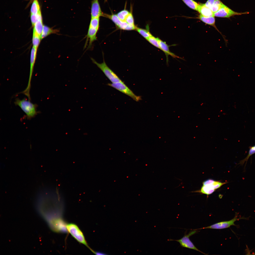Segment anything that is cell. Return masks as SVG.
Here are the masks:
<instances>
[{
  "label": "cell",
  "instance_id": "6da1fadb",
  "mask_svg": "<svg viewBox=\"0 0 255 255\" xmlns=\"http://www.w3.org/2000/svg\"><path fill=\"white\" fill-rule=\"evenodd\" d=\"M14 103L16 105L18 106L20 108L28 118L34 117L37 113V108L38 105L31 102L30 100H28L25 98L22 100L17 98L15 99Z\"/></svg>",
  "mask_w": 255,
  "mask_h": 255
},
{
  "label": "cell",
  "instance_id": "7a4b0ae2",
  "mask_svg": "<svg viewBox=\"0 0 255 255\" xmlns=\"http://www.w3.org/2000/svg\"><path fill=\"white\" fill-rule=\"evenodd\" d=\"M66 228L68 232L76 241L93 251V250L89 246L83 232L77 225L73 223H68Z\"/></svg>",
  "mask_w": 255,
  "mask_h": 255
},
{
  "label": "cell",
  "instance_id": "3957f363",
  "mask_svg": "<svg viewBox=\"0 0 255 255\" xmlns=\"http://www.w3.org/2000/svg\"><path fill=\"white\" fill-rule=\"evenodd\" d=\"M198 231L197 230H193L190 231L187 234H186V232H185L183 237L180 239L173 240L170 239L168 240L176 241L179 243L181 246L182 247L193 249L204 254H207L204 253L197 248L190 239L189 237L190 236L196 233Z\"/></svg>",
  "mask_w": 255,
  "mask_h": 255
},
{
  "label": "cell",
  "instance_id": "277c9868",
  "mask_svg": "<svg viewBox=\"0 0 255 255\" xmlns=\"http://www.w3.org/2000/svg\"><path fill=\"white\" fill-rule=\"evenodd\" d=\"M93 62L103 72L112 83L122 81L119 78L107 65L104 60L101 63H98L94 59L91 58Z\"/></svg>",
  "mask_w": 255,
  "mask_h": 255
},
{
  "label": "cell",
  "instance_id": "5b68a950",
  "mask_svg": "<svg viewBox=\"0 0 255 255\" xmlns=\"http://www.w3.org/2000/svg\"><path fill=\"white\" fill-rule=\"evenodd\" d=\"M107 85L130 97L136 102H138L142 99L141 96L136 95L122 81L117 83H108Z\"/></svg>",
  "mask_w": 255,
  "mask_h": 255
},
{
  "label": "cell",
  "instance_id": "8992f818",
  "mask_svg": "<svg viewBox=\"0 0 255 255\" xmlns=\"http://www.w3.org/2000/svg\"><path fill=\"white\" fill-rule=\"evenodd\" d=\"M103 17L110 19L119 29L128 30H135L136 26L135 25L129 24L125 21H121L116 14L109 15L104 13Z\"/></svg>",
  "mask_w": 255,
  "mask_h": 255
},
{
  "label": "cell",
  "instance_id": "52a82bcc",
  "mask_svg": "<svg viewBox=\"0 0 255 255\" xmlns=\"http://www.w3.org/2000/svg\"><path fill=\"white\" fill-rule=\"evenodd\" d=\"M37 49L33 47L31 51L30 57V65L29 80L27 85L25 89L21 93L30 98V91L31 87V82L32 76L34 65L36 59Z\"/></svg>",
  "mask_w": 255,
  "mask_h": 255
},
{
  "label": "cell",
  "instance_id": "ba28073f",
  "mask_svg": "<svg viewBox=\"0 0 255 255\" xmlns=\"http://www.w3.org/2000/svg\"><path fill=\"white\" fill-rule=\"evenodd\" d=\"M238 213H236L234 217L230 220L219 222L209 226L194 230H198L207 229H221L229 228L231 226H236V225L234 224V222L235 221L240 219H246L243 217L238 218L237 217L238 216Z\"/></svg>",
  "mask_w": 255,
  "mask_h": 255
},
{
  "label": "cell",
  "instance_id": "9c48e42d",
  "mask_svg": "<svg viewBox=\"0 0 255 255\" xmlns=\"http://www.w3.org/2000/svg\"><path fill=\"white\" fill-rule=\"evenodd\" d=\"M249 13L247 12L243 13L235 12L222 3L219 9L214 13V16L218 17L228 18L235 15H240Z\"/></svg>",
  "mask_w": 255,
  "mask_h": 255
},
{
  "label": "cell",
  "instance_id": "30bf717a",
  "mask_svg": "<svg viewBox=\"0 0 255 255\" xmlns=\"http://www.w3.org/2000/svg\"><path fill=\"white\" fill-rule=\"evenodd\" d=\"M99 27L89 25L87 33L85 37L86 40L84 47L85 48L89 45L87 49L90 48L93 42L97 39V34Z\"/></svg>",
  "mask_w": 255,
  "mask_h": 255
},
{
  "label": "cell",
  "instance_id": "8fae6325",
  "mask_svg": "<svg viewBox=\"0 0 255 255\" xmlns=\"http://www.w3.org/2000/svg\"><path fill=\"white\" fill-rule=\"evenodd\" d=\"M104 13L102 12L98 0H92L91 4V18L103 17Z\"/></svg>",
  "mask_w": 255,
  "mask_h": 255
},
{
  "label": "cell",
  "instance_id": "7c38bea8",
  "mask_svg": "<svg viewBox=\"0 0 255 255\" xmlns=\"http://www.w3.org/2000/svg\"><path fill=\"white\" fill-rule=\"evenodd\" d=\"M197 18L206 24L211 26L215 28L222 36L225 41V42L227 44V42L224 36L222 34L221 32L218 29L216 25L215 20L214 16L206 17L200 14Z\"/></svg>",
  "mask_w": 255,
  "mask_h": 255
},
{
  "label": "cell",
  "instance_id": "4fadbf2b",
  "mask_svg": "<svg viewBox=\"0 0 255 255\" xmlns=\"http://www.w3.org/2000/svg\"><path fill=\"white\" fill-rule=\"evenodd\" d=\"M158 40L160 49L162 50L166 55V58L167 63V64L168 61V55H170L174 58H181L177 56L174 54L170 51L169 49V46L166 44L165 42L163 41L159 38Z\"/></svg>",
  "mask_w": 255,
  "mask_h": 255
},
{
  "label": "cell",
  "instance_id": "5bb4252c",
  "mask_svg": "<svg viewBox=\"0 0 255 255\" xmlns=\"http://www.w3.org/2000/svg\"><path fill=\"white\" fill-rule=\"evenodd\" d=\"M197 11L200 14L205 17L214 16L213 12L210 8L206 6L204 4H199Z\"/></svg>",
  "mask_w": 255,
  "mask_h": 255
},
{
  "label": "cell",
  "instance_id": "9a60e30c",
  "mask_svg": "<svg viewBox=\"0 0 255 255\" xmlns=\"http://www.w3.org/2000/svg\"><path fill=\"white\" fill-rule=\"evenodd\" d=\"M60 31L58 29H54L44 25L43 31L41 36L42 39L52 34H59Z\"/></svg>",
  "mask_w": 255,
  "mask_h": 255
},
{
  "label": "cell",
  "instance_id": "2e32d148",
  "mask_svg": "<svg viewBox=\"0 0 255 255\" xmlns=\"http://www.w3.org/2000/svg\"><path fill=\"white\" fill-rule=\"evenodd\" d=\"M148 25L146 26V29H143L137 27L136 30L142 37L146 40L152 36L149 31Z\"/></svg>",
  "mask_w": 255,
  "mask_h": 255
},
{
  "label": "cell",
  "instance_id": "e0dca14e",
  "mask_svg": "<svg viewBox=\"0 0 255 255\" xmlns=\"http://www.w3.org/2000/svg\"><path fill=\"white\" fill-rule=\"evenodd\" d=\"M43 26L42 19L40 20L35 24L33 31L41 37L43 31Z\"/></svg>",
  "mask_w": 255,
  "mask_h": 255
},
{
  "label": "cell",
  "instance_id": "ac0fdd59",
  "mask_svg": "<svg viewBox=\"0 0 255 255\" xmlns=\"http://www.w3.org/2000/svg\"><path fill=\"white\" fill-rule=\"evenodd\" d=\"M40 11L39 5L38 0H34L30 9L31 14H37Z\"/></svg>",
  "mask_w": 255,
  "mask_h": 255
},
{
  "label": "cell",
  "instance_id": "d6986e66",
  "mask_svg": "<svg viewBox=\"0 0 255 255\" xmlns=\"http://www.w3.org/2000/svg\"><path fill=\"white\" fill-rule=\"evenodd\" d=\"M41 39V37L35 31H33L32 39L33 47L37 49Z\"/></svg>",
  "mask_w": 255,
  "mask_h": 255
},
{
  "label": "cell",
  "instance_id": "ffe728a7",
  "mask_svg": "<svg viewBox=\"0 0 255 255\" xmlns=\"http://www.w3.org/2000/svg\"><path fill=\"white\" fill-rule=\"evenodd\" d=\"M188 7L197 11L199 4L193 0H182Z\"/></svg>",
  "mask_w": 255,
  "mask_h": 255
},
{
  "label": "cell",
  "instance_id": "44dd1931",
  "mask_svg": "<svg viewBox=\"0 0 255 255\" xmlns=\"http://www.w3.org/2000/svg\"><path fill=\"white\" fill-rule=\"evenodd\" d=\"M30 19L33 27L39 20L42 19L41 11L36 14H31Z\"/></svg>",
  "mask_w": 255,
  "mask_h": 255
},
{
  "label": "cell",
  "instance_id": "7402d4cb",
  "mask_svg": "<svg viewBox=\"0 0 255 255\" xmlns=\"http://www.w3.org/2000/svg\"><path fill=\"white\" fill-rule=\"evenodd\" d=\"M215 190L209 186L203 185L199 191L200 193L208 195L212 194Z\"/></svg>",
  "mask_w": 255,
  "mask_h": 255
},
{
  "label": "cell",
  "instance_id": "603a6c76",
  "mask_svg": "<svg viewBox=\"0 0 255 255\" xmlns=\"http://www.w3.org/2000/svg\"><path fill=\"white\" fill-rule=\"evenodd\" d=\"M130 12L128 10L124 9L118 13L117 15L121 21H125V20L128 16Z\"/></svg>",
  "mask_w": 255,
  "mask_h": 255
},
{
  "label": "cell",
  "instance_id": "cb8c5ba5",
  "mask_svg": "<svg viewBox=\"0 0 255 255\" xmlns=\"http://www.w3.org/2000/svg\"><path fill=\"white\" fill-rule=\"evenodd\" d=\"M158 38H156L152 35L148 38L146 40L153 46L160 49Z\"/></svg>",
  "mask_w": 255,
  "mask_h": 255
},
{
  "label": "cell",
  "instance_id": "d4e9b609",
  "mask_svg": "<svg viewBox=\"0 0 255 255\" xmlns=\"http://www.w3.org/2000/svg\"><path fill=\"white\" fill-rule=\"evenodd\" d=\"M222 3L220 0H215L210 9L214 13L219 9Z\"/></svg>",
  "mask_w": 255,
  "mask_h": 255
},
{
  "label": "cell",
  "instance_id": "484cf974",
  "mask_svg": "<svg viewBox=\"0 0 255 255\" xmlns=\"http://www.w3.org/2000/svg\"><path fill=\"white\" fill-rule=\"evenodd\" d=\"M226 182H222L219 181H215L211 184L209 186L214 189H217L226 183Z\"/></svg>",
  "mask_w": 255,
  "mask_h": 255
},
{
  "label": "cell",
  "instance_id": "4316f807",
  "mask_svg": "<svg viewBox=\"0 0 255 255\" xmlns=\"http://www.w3.org/2000/svg\"><path fill=\"white\" fill-rule=\"evenodd\" d=\"M125 21L129 24L135 25L134 18L132 12H130V13L127 17Z\"/></svg>",
  "mask_w": 255,
  "mask_h": 255
},
{
  "label": "cell",
  "instance_id": "83f0119b",
  "mask_svg": "<svg viewBox=\"0 0 255 255\" xmlns=\"http://www.w3.org/2000/svg\"><path fill=\"white\" fill-rule=\"evenodd\" d=\"M215 0H208L205 4L206 6L211 9Z\"/></svg>",
  "mask_w": 255,
  "mask_h": 255
},
{
  "label": "cell",
  "instance_id": "f1b7e54d",
  "mask_svg": "<svg viewBox=\"0 0 255 255\" xmlns=\"http://www.w3.org/2000/svg\"><path fill=\"white\" fill-rule=\"evenodd\" d=\"M214 180L211 179H207L204 181L203 183V185L208 186L212 183Z\"/></svg>",
  "mask_w": 255,
  "mask_h": 255
},
{
  "label": "cell",
  "instance_id": "f546056e",
  "mask_svg": "<svg viewBox=\"0 0 255 255\" xmlns=\"http://www.w3.org/2000/svg\"><path fill=\"white\" fill-rule=\"evenodd\" d=\"M255 153V150L252 149L251 147L250 148L249 150V152L246 158V159H244V161H243V162L244 161H246L248 159L249 157L251 156L253 154Z\"/></svg>",
  "mask_w": 255,
  "mask_h": 255
},
{
  "label": "cell",
  "instance_id": "4dcf8cb0",
  "mask_svg": "<svg viewBox=\"0 0 255 255\" xmlns=\"http://www.w3.org/2000/svg\"><path fill=\"white\" fill-rule=\"evenodd\" d=\"M94 253L96 255H107V254L104 252L99 251H95Z\"/></svg>",
  "mask_w": 255,
  "mask_h": 255
},
{
  "label": "cell",
  "instance_id": "1f68e13d",
  "mask_svg": "<svg viewBox=\"0 0 255 255\" xmlns=\"http://www.w3.org/2000/svg\"><path fill=\"white\" fill-rule=\"evenodd\" d=\"M251 148L255 150V145H254L252 147H251Z\"/></svg>",
  "mask_w": 255,
  "mask_h": 255
},
{
  "label": "cell",
  "instance_id": "d6a6232c",
  "mask_svg": "<svg viewBox=\"0 0 255 255\" xmlns=\"http://www.w3.org/2000/svg\"><path fill=\"white\" fill-rule=\"evenodd\" d=\"M105 2H106L107 0H104Z\"/></svg>",
  "mask_w": 255,
  "mask_h": 255
}]
</instances>
